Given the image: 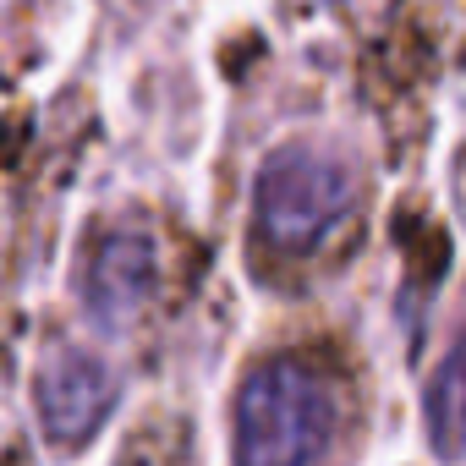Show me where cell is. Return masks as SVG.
I'll list each match as a JSON object with an SVG mask.
<instances>
[{
	"instance_id": "1",
	"label": "cell",
	"mask_w": 466,
	"mask_h": 466,
	"mask_svg": "<svg viewBox=\"0 0 466 466\" xmlns=\"http://www.w3.org/2000/svg\"><path fill=\"white\" fill-rule=\"evenodd\" d=\"M335 433V390L308 362L275 357L237 395V466H308Z\"/></svg>"
},
{
	"instance_id": "2",
	"label": "cell",
	"mask_w": 466,
	"mask_h": 466,
	"mask_svg": "<svg viewBox=\"0 0 466 466\" xmlns=\"http://www.w3.org/2000/svg\"><path fill=\"white\" fill-rule=\"evenodd\" d=\"M258 237L280 253H308L351 203V170L319 148H275L258 170Z\"/></svg>"
},
{
	"instance_id": "3",
	"label": "cell",
	"mask_w": 466,
	"mask_h": 466,
	"mask_svg": "<svg viewBox=\"0 0 466 466\" xmlns=\"http://www.w3.org/2000/svg\"><path fill=\"white\" fill-rule=\"evenodd\" d=\"M39 417H45V433L50 444H83L99 433L110 400H116V384L105 373V362L72 351V346H56L45 362H39Z\"/></svg>"
},
{
	"instance_id": "4",
	"label": "cell",
	"mask_w": 466,
	"mask_h": 466,
	"mask_svg": "<svg viewBox=\"0 0 466 466\" xmlns=\"http://www.w3.org/2000/svg\"><path fill=\"white\" fill-rule=\"evenodd\" d=\"M154 275H159V253L143 230H121L105 237L94 264H88V308L105 329H127L143 302L154 297Z\"/></svg>"
},
{
	"instance_id": "5",
	"label": "cell",
	"mask_w": 466,
	"mask_h": 466,
	"mask_svg": "<svg viewBox=\"0 0 466 466\" xmlns=\"http://www.w3.org/2000/svg\"><path fill=\"white\" fill-rule=\"evenodd\" d=\"M461 346H450V357L439 362L433 384L422 390V406H428V433H433V450L439 461H455L461 455Z\"/></svg>"
}]
</instances>
